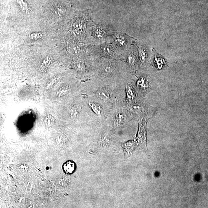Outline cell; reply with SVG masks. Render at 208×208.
Wrapping results in <instances>:
<instances>
[{"label": "cell", "instance_id": "6", "mask_svg": "<svg viewBox=\"0 0 208 208\" xmlns=\"http://www.w3.org/2000/svg\"><path fill=\"white\" fill-rule=\"evenodd\" d=\"M59 78H60V77H57L51 80V81L47 84V86H46V88H47V89H48L51 88L52 86H53V85H54V84H55L56 82H58Z\"/></svg>", "mask_w": 208, "mask_h": 208}, {"label": "cell", "instance_id": "2", "mask_svg": "<svg viewBox=\"0 0 208 208\" xmlns=\"http://www.w3.org/2000/svg\"><path fill=\"white\" fill-rule=\"evenodd\" d=\"M63 171L67 175H71L75 172L76 169V165L73 161L68 160L63 164Z\"/></svg>", "mask_w": 208, "mask_h": 208}, {"label": "cell", "instance_id": "9", "mask_svg": "<svg viewBox=\"0 0 208 208\" xmlns=\"http://www.w3.org/2000/svg\"><path fill=\"white\" fill-rule=\"evenodd\" d=\"M50 64L49 61L48 60V58H47V60H44V61L43 63H42L41 67H45L46 66H47Z\"/></svg>", "mask_w": 208, "mask_h": 208}, {"label": "cell", "instance_id": "5", "mask_svg": "<svg viewBox=\"0 0 208 208\" xmlns=\"http://www.w3.org/2000/svg\"><path fill=\"white\" fill-rule=\"evenodd\" d=\"M127 61L129 65L131 68H134L136 63V59L133 54H130L127 57Z\"/></svg>", "mask_w": 208, "mask_h": 208}, {"label": "cell", "instance_id": "8", "mask_svg": "<svg viewBox=\"0 0 208 208\" xmlns=\"http://www.w3.org/2000/svg\"><path fill=\"white\" fill-rule=\"evenodd\" d=\"M117 41L119 43V44L121 45H123L125 43L124 38L122 37H118L117 39Z\"/></svg>", "mask_w": 208, "mask_h": 208}, {"label": "cell", "instance_id": "7", "mask_svg": "<svg viewBox=\"0 0 208 208\" xmlns=\"http://www.w3.org/2000/svg\"><path fill=\"white\" fill-rule=\"evenodd\" d=\"M45 121L47 124H51L54 121V118H53L52 116L48 115L46 117L45 119Z\"/></svg>", "mask_w": 208, "mask_h": 208}, {"label": "cell", "instance_id": "4", "mask_svg": "<svg viewBox=\"0 0 208 208\" xmlns=\"http://www.w3.org/2000/svg\"><path fill=\"white\" fill-rule=\"evenodd\" d=\"M70 87L69 86H63L57 92V95L58 97H61L68 94L70 92Z\"/></svg>", "mask_w": 208, "mask_h": 208}, {"label": "cell", "instance_id": "3", "mask_svg": "<svg viewBox=\"0 0 208 208\" xmlns=\"http://www.w3.org/2000/svg\"><path fill=\"white\" fill-rule=\"evenodd\" d=\"M80 107L76 104L72 105L69 111V114L71 117L72 118H76L80 114Z\"/></svg>", "mask_w": 208, "mask_h": 208}, {"label": "cell", "instance_id": "1", "mask_svg": "<svg viewBox=\"0 0 208 208\" xmlns=\"http://www.w3.org/2000/svg\"><path fill=\"white\" fill-rule=\"evenodd\" d=\"M95 71L93 80L103 84L122 85L130 82L126 76L120 73L118 63L114 61L100 59Z\"/></svg>", "mask_w": 208, "mask_h": 208}]
</instances>
